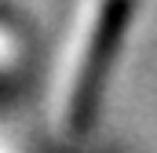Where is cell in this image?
<instances>
[{"label":"cell","instance_id":"obj_1","mask_svg":"<svg viewBox=\"0 0 157 153\" xmlns=\"http://www.w3.org/2000/svg\"><path fill=\"white\" fill-rule=\"evenodd\" d=\"M124 15H128V0H106L99 7V18L88 26V37L80 44L77 73H73V84H70V110H66V120H70L73 131H80L88 124V117H91L99 76L106 73V62H110V55L117 47Z\"/></svg>","mask_w":157,"mask_h":153}]
</instances>
